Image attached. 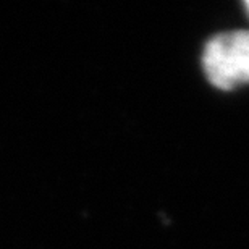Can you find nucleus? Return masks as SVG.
Segmentation results:
<instances>
[{"label": "nucleus", "instance_id": "obj_1", "mask_svg": "<svg viewBox=\"0 0 249 249\" xmlns=\"http://www.w3.org/2000/svg\"><path fill=\"white\" fill-rule=\"evenodd\" d=\"M202 70L211 84L223 91L249 84V31H227L209 39Z\"/></svg>", "mask_w": 249, "mask_h": 249}, {"label": "nucleus", "instance_id": "obj_2", "mask_svg": "<svg viewBox=\"0 0 249 249\" xmlns=\"http://www.w3.org/2000/svg\"><path fill=\"white\" fill-rule=\"evenodd\" d=\"M245 7H246V10H248V13H249V0H248V2L245 3Z\"/></svg>", "mask_w": 249, "mask_h": 249}]
</instances>
